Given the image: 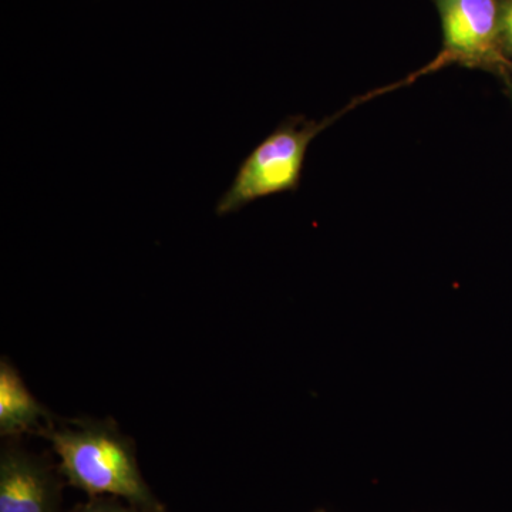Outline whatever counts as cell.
<instances>
[{
    "instance_id": "4",
    "label": "cell",
    "mask_w": 512,
    "mask_h": 512,
    "mask_svg": "<svg viewBox=\"0 0 512 512\" xmlns=\"http://www.w3.org/2000/svg\"><path fill=\"white\" fill-rule=\"evenodd\" d=\"M53 478L37 458L18 448L0 457V512H56Z\"/></svg>"
},
{
    "instance_id": "5",
    "label": "cell",
    "mask_w": 512,
    "mask_h": 512,
    "mask_svg": "<svg viewBox=\"0 0 512 512\" xmlns=\"http://www.w3.org/2000/svg\"><path fill=\"white\" fill-rule=\"evenodd\" d=\"M46 410L29 392L18 370L9 360L0 363V433L13 436L37 427Z\"/></svg>"
},
{
    "instance_id": "7",
    "label": "cell",
    "mask_w": 512,
    "mask_h": 512,
    "mask_svg": "<svg viewBox=\"0 0 512 512\" xmlns=\"http://www.w3.org/2000/svg\"><path fill=\"white\" fill-rule=\"evenodd\" d=\"M503 30L508 43L512 46V2L504 10Z\"/></svg>"
},
{
    "instance_id": "2",
    "label": "cell",
    "mask_w": 512,
    "mask_h": 512,
    "mask_svg": "<svg viewBox=\"0 0 512 512\" xmlns=\"http://www.w3.org/2000/svg\"><path fill=\"white\" fill-rule=\"evenodd\" d=\"M329 123L292 117L276 127L239 165L231 187L215 205V214L225 217L261 198L298 190L306 151Z\"/></svg>"
},
{
    "instance_id": "1",
    "label": "cell",
    "mask_w": 512,
    "mask_h": 512,
    "mask_svg": "<svg viewBox=\"0 0 512 512\" xmlns=\"http://www.w3.org/2000/svg\"><path fill=\"white\" fill-rule=\"evenodd\" d=\"M42 433L74 487L93 497L110 495L144 510H157L130 444L107 424L77 421L73 426L47 427Z\"/></svg>"
},
{
    "instance_id": "8",
    "label": "cell",
    "mask_w": 512,
    "mask_h": 512,
    "mask_svg": "<svg viewBox=\"0 0 512 512\" xmlns=\"http://www.w3.org/2000/svg\"><path fill=\"white\" fill-rule=\"evenodd\" d=\"M315 512H325V511H323V510H319V511H315Z\"/></svg>"
},
{
    "instance_id": "3",
    "label": "cell",
    "mask_w": 512,
    "mask_h": 512,
    "mask_svg": "<svg viewBox=\"0 0 512 512\" xmlns=\"http://www.w3.org/2000/svg\"><path fill=\"white\" fill-rule=\"evenodd\" d=\"M444 49L436 66L483 62L493 56L498 32L495 0H440Z\"/></svg>"
},
{
    "instance_id": "6",
    "label": "cell",
    "mask_w": 512,
    "mask_h": 512,
    "mask_svg": "<svg viewBox=\"0 0 512 512\" xmlns=\"http://www.w3.org/2000/svg\"><path fill=\"white\" fill-rule=\"evenodd\" d=\"M144 508L137 505H124L109 500H94L92 503L82 505L74 512H144Z\"/></svg>"
}]
</instances>
